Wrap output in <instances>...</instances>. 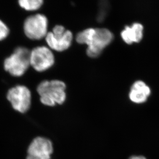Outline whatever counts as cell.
Returning a JSON list of instances; mask_svg holds the SVG:
<instances>
[{"label": "cell", "instance_id": "obj_4", "mask_svg": "<svg viewBox=\"0 0 159 159\" xmlns=\"http://www.w3.org/2000/svg\"><path fill=\"white\" fill-rule=\"evenodd\" d=\"M46 41L50 49L57 52H62L70 47L73 35L71 32L61 25H56L52 32L48 33Z\"/></svg>", "mask_w": 159, "mask_h": 159}, {"label": "cell", "instance_id": "obj_3", "mask_svg": "<svg viewBox=\"0 0 159 159\" xmlns=\"http://www.w3.org/2000/svg\"><path fill=\"white\" fill-rule=\"evenodd\" d=\"M30 55L31 51L26 48H17L5 60L4 67L5 70L13 76H22L31 65Z\"/></svg>", "mask_w": 159, "mask_h": 159}, {"label": "cell", "instance_id": "obj_6", "mask_svg": "<svg viewBox=\"0 0 159 159\" xmlns=\"http://www.w3.org/2000/svg\"><path fill=\"white\" fill-rule=\"evenodd\" d=\"M31 93L28 87L17 85L10 89L7 98L12 107L18 112L24 113L29 110L31 104Z\"/></svg>", "mask_w": 159, "mask_h": 159}, {"label": "cell", "instance_id": "obj_9", "mask_svg": "<svg viewBox=\"0 0 159 159\" xmlns=\"http://www.w3.org/2000/svg\"><path fill=\"white\" fill-rule=\"evenodd\" d=\"M150 93V87L145 83L142 81H137L132 84L129 96L132 102L141 104L147 101Z\"/></svg>", "mask_w": 159, "mask_h": 159}, {"label": "cell", "instance_id": "obj_1", "mask_svg": "<svg viewBox=\"0 0 159 159\" xmlns=\"http://www.w3.org/2000/svg\"><path fill=\"white\" fill-rule=\"evenodd\" d=\"M113 39L112 33L104 28H89L80 32L76 37L79 43L87 45V55L93 58L100 55Z\"/></svg>", "mask_w": 159, "mask_h": 159}, {"label": "cell", "instance_id": "obj_7", "mask_svg": "<svg viewBox=\"0 0 159 159\" xmlns=\"http://www.w3.org/2000/svg\"><path fill=\"white\" fill-rule=\"evenodd\" d=\"M55 58L51 49L46 46L35 48L31 51L30 65L38 72H43L52 67Z\"/></svg>", "mask_w": 159, "mask_h": 159}, {"label": "cell", "instance_id": "obj_2", "mask_svg": "<svg viewBox=\"0 0 159 159\" xmlns=\"http://www.w3.org/2000/svg\"><path fill=\"white\" fill-rule=\"evenodd\" d=\"M66 88V84L63 81L46 80L39 84L37 90L41 102L45 106L53 107L63 104L65 101Z\"/></svg>", "mask_w": 159, "mask_h": 159}, {"label": "cell", "instance_id": "obj_13", "mask_svg": "<svg viewBox=\"0 0 159 159\" xmlns=\"http://www.w3.org/2000/svg\"><path fill=\"white\" fill-rule=\"evenodd\" d=\"M129 159H147L145 157L142 156H131Z\"/></svg>", "mask_w": 159, "mask_h": 159}, {"label": "cell", "instance_id": "obj_12", "mask_svg": "<svg viewBox=\"0 0 159 159\" xmlns=\"http://www.w3.org/2000/svg\"><path fill=\"white\" fill-rule=\"evenodd\" d=\"M9 33V28L4 22L0 20V41L6 39Z\"/></svg>", "mask_w": 159, "mask_h": 159}, {"label": "cell", "instance_id": "obj_5", "mask_svg": "<svg viewBox=\"0 0 159 159\" xmlns=\"http://www.w3.org/2000/svg\"><path fill=\"white\" fill-rule=\"evenodd\" d=\"M47 18L42 14H36L28 17L23 25L25 34L29 39L39 40L48 34Z\"/></svg>", "mask_w": 159, "mask_h": 159}, {"label": "cell", "instance_id": "obj_11", "mask_svg": "<svg viewBox=\"0 0 159 159\" xmlns=\"http://www.w3.org/2000/svg\"><path fill=\"white\" fill-rule=\"evenodd\" d=\"M43 2V0H18L20 7L28 11H36L41 7Z\"/></svg>", "mask_w": 159, "mask_h": 159}, {"label": "cell", "instance_id": "obj_8", "mask_svg": "<svg viewBox=\"0 0 159 159\" xmlns=\"http://www.w3.org/2000/svg\"><path fill=\"white\" fill-rule=\"evenodd\" d=\"M53 152L51 141L39 136L34 139L29 146L25 159H51Z\"/></svg>", "mask_w": 159, "mask_h": 159}, {"label": "cell", "instance_id": "obj_10", "mask_svg": "<svg viewBox=\"0 0 159 159\" xmlns=\"http://www.w3.org/2000/svg\"><path fill=\"white\" fill-rule=\"evenodd\" d=\"M143 30L141 23H135L131 26H125L121 33V37L127 44L139 43L143 39Z\"/></svg>", "mask_w": 159, "mask_h": 159}]
</instances>
